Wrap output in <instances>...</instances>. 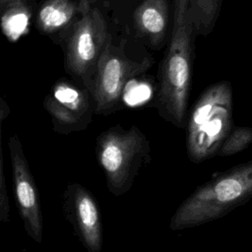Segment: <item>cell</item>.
Wrapping results in <instances>:
<instances>
[{
    "instance_id": "30bf717a",
    "label": "cell",
    "mask_w": 252,
    "mask_h": 252,
    "mask_svg": "<svg viewBox=\"0 0 252 252\" xmlns=\"http://www.w3.org/2000/svg\"><path fill=\"white\" fill-rule=\"evenodd\" d=\"M82 12L83 6L77 0H42L35 8L33 25L60 46Z\"/></svg>"
},
{
    "instance_id": "8fae6325",
    "label": "cell",
    "mask_w": 252,
    "mask_h": 252,
    "mask_svg": "<svg viewBox=\"0 0 252 252\" xmlns=\"http://www.w3.org/2000/svg\"><path fill=\"white\" fill-rule=\"evenodd\" d=\"M136 32L152 46H160L169 26L168 0H144L133 13Z\"/></svg>"
},
{
    "instance_id": "5b68a950",
    "label": "cell",
    "mask_w": 252,
    "mask_h": 252,
    "mask_svg": "<svg viewBox=\"0 0 252 252\" xmlns=\"http://www.w3.org/2000/svg\"><path fill=\"white\" fill-rule=\"evenodd\" d=\"M108 25L95 5L83 6L75 22L60 44L64 68L73 81L91 92L97 61L109 35Z\"/></svg>"
},
{
    "instance_id": "ba28073f",
    "label": "cell",
    "mask_w": 252,
    "mask_h": 252,
    "mask_svg": "<svg viewBox=\"0 0 252 252\" xmlns=\"http://www.w3.org/2000/svg\"><path fill=\"white\" fill-rule=\"evenodd\" d=\"M8 148L12 166L13 194L19 215L29 237L40 244L42 242L43 219L39 193L17 134H13L9 138Z\"/></svg>"
},
{
    "instance_id": "5bb4252c",
    "label": "cell",
    "mask_w": 252,
    "mask_h": 252,
    "mask_svg": "<svg viewBox=\"0 0 252 252\" xmlns=\"http://www.w3.org/2000/svg\"><path fill=\"white\" fill-rule=\"evenodd\" d=\"M252 143V128L241 126L233 127L229 134L226 136L222 142L220 148L219 149L218 157H229L233 156L246 148Z\"/></svg>"
},
{
    "instance_id": "277c9868",
    "label": "cell",
    "mask_w": 252,
    "mask_h": 252,
    "mask_svg": "<svg viewBox=\"0 0 252 252\" xmlns=\"http://www.w3.org/2000/svg\"><path fill=\"white\" fill-rule=\"evenodd\" d=\"M95 157L108 191L120 197L132 188L141 166L150 160V144L137 126H114L96 138Z\"/></svg>"
},
{
    "instance_id": "6da1fadb",
    "label": "cell",
    "mask_w": 252,
    "mask_h": 252,
    "mask_svg": "<svg viewBox=\"0 0 252 252\" xmlns=\"http://www.w3.org/2000/svg\"><path fill=\"white\" fill-rule=\"evenodd\" d=\"M195 37L189 0H172V28L159 68L157 101L160 115L179 128L186 123Z\"/></svg>"
},
{
    "instance_id": "7c38bea8",
    "label": "cell",
    "mask_w": 252,
    "mask_h": 252,
    "mask_svg": "<svg viewBox=\"0 0 252 252\" xmlns=\"http://www.w3.org/2000/svg\"><path fill=\"white\" fill-rule=\"evenodd\" d=\"M222 0H189V13L196 36L209 35L217 23Z\"/></svg>"
},
{
    "instance_id": "52a82bcc",
    "label": "cell",
    "mask_w": 252,
    "mask_h": 252,
    "mask_svg": "<svg viewBox=\"0 0 252 252\" xmlns=\"http://www.w3.org/2000/svg\"><path fill=\"white\" fill-rule=\"evenodd\" d=\"M43 108L50 115L53 131L61 135L85 130L94 113L91 93L67 78L54 82L43 99Z\"/></svg>"
},
{
    "instance_id": "8992f818",
    "label": "cell",
    "mask_w": 252,
    "mask_h": 252,
    "mask_svg": "<svg viewBox=\"0 0 252 252\" xmlns=\"http://www.w3.org/2000/svg\"><path fill=\"white\" fill-rule=\"evenodd\" d=\"M148 60L136 62L125 53V40L115 44L109 33L102 53L97 61L93 79L91 94L94 113L108 114L119 104L127 81L137 73L145 71Z\"/></svg>"
},
{
    "instance_id": "3957f363",
    "label": "cell",
    "mask_w": 252,
    "mask_h": 252,
    "mask_svg": "<svg viewBox=\"0 0 252 252\" xmlns=\"http://www.w3.org/2000/svg\"><path fill=\"white\" fill-rule=\"evenodd\" d=\"M231 85L218 82L207 88L193 105L186 122V152L200 163L215 156L233 126Z\"/></svg>"
},
{
    "instance_id": "2e32d148",
    "label": "cell",
    "mask_w": 252,
    "mask_h": 252,
    "mask_svg": "<svg viewBox=\"0 0 252 252\" xmlns=\"http://www.w3.org/2000/svg\"><path fill=\"white\" fill-rule=\"evenodd\" d=\"M21 1H24V0H0V18L8 8H10L11 6ZM32 1H36V0H32Z\"/></svg>"
},
{
    "instance_id": "9a60e30c",
    "label": "cell",
    "mask_w": 252,
    "mask_h": 252,
    "mask_svg": "<svg viewBox=\"0 0 252 252\" xmlns=\"http://www.w3.org/2000/svg\"><path fill=\"white\" fill-rule=\"evenodd\" d=\"M11 109L8 102L0 94V222L6 223L10 220V203L7 193L6 178L4 174L3 151H2V136L1 126L3 121L10 115Z\"/></svg>"
},
{
    "instance_id": "9c48e42d",
    "label": "cell",
    "mask_w": 252,
    "mask_h": 252,
    "mask_svg": "<svg viewBox=\"0 0 252 252\" xmlns=\"http://www.w3.org/2000/svg\"><path fill=\"white\" fill-rule=\"evenodd\" d=\"M61 199L63 215L84 248L88 252H101V214L94 194L80 183L69 182Z\"/></svg>"
},
{
    "instance_id": "e0dca14e",
    "label": "cell",
    "mask_w": 252,
    "mask_h": 252,
    "mask_svg": "<svg viewBox=\"0 0 252 252\" xmlns=\"http://www.w3.org/2000/svg\"><path fill=\"white\" fill-rule=\"evenodd\" d=\"M82 6H92L95 5L100 0H77Z\"/></svg>"
},
{
    "instance_id": "4fadbf2b",
    "label": "cell",
    "mask_w": 252,
    "mask_h": 252,
    "mask_svg": "<svg viewBox=\"0 0 252 252\" xmlns=\"http://www.w3.org/2000/svg\"><path fill=\"white\" fill-rule=\"evenodd\" d=\"M36 1L24 0L8 8L0 20L7 36L20 35L27 28L30 18L34 14Z\"/></svg>"
},
{
    "instance_id": "7a4b0ae2",
    "label": "cell",
    "mask_w": 252,
    "mask_h": 252,
    "mask_svg": "<svg viewBox=\"0 0 252 252\" xmlns=\"http://www.w3.org/2000/svg\"><path fill=\"white\" fill-rule=\"evenodd\" d=\"M252 199V160L219 172L197 187L170 219L171 230H182L219 220Z\"/></svg>"
}]
</instances>
